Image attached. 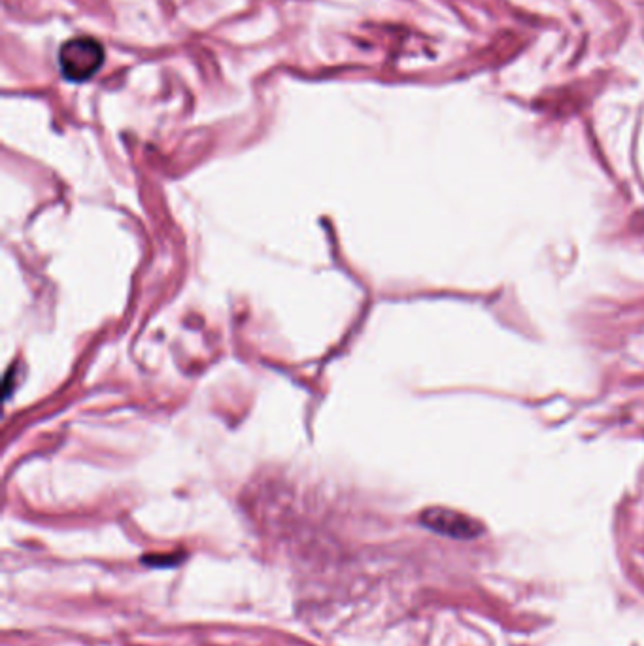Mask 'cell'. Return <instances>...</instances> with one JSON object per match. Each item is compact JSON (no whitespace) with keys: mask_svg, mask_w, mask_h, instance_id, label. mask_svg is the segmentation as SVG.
<instances>
[{"mask_svg":"<svg viewBox=\"0 0 644 646\" xmlns=\"http://www.w3.org/2000/svg\"><path fill=\"white\" fill-rule=\"evenodd\" d=\"M104 63V50L95 38L78 36L67 40L59 50V67L70 82H85Z\"/></svg>","mask_w":644,"mask_h":646,"instance_id":"6da1fadb","label":"cell"},{"mask_svg":"<svg viewBox=\"0 0 644 646\" xmlns=\"http://www.w3.org/2000/svg\"><path fill=\"white\" fill-rule=\"evenodd\" d=\"M420 522L427 529L454 539H475L484 531L482 524L475 518L458 510L442 509V507L424 510Z\"/></svg>","mask_w":644,"mask_h":646,"instance_id":"7a4b0ae2","label":"cell"}]
</instances>
